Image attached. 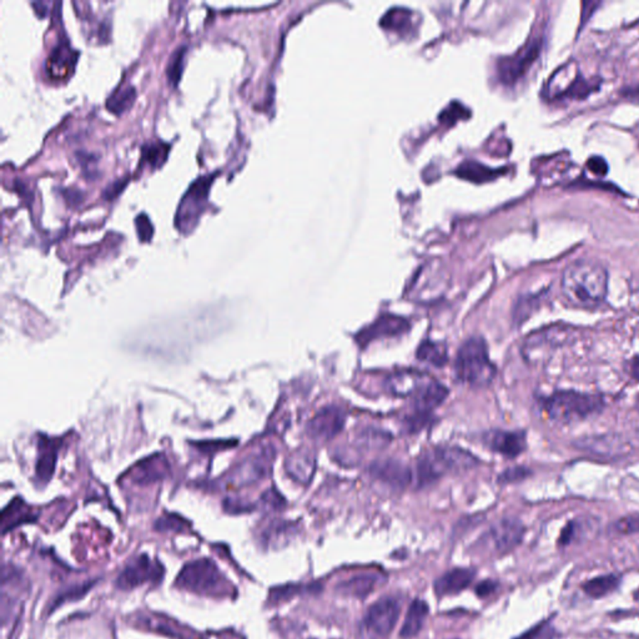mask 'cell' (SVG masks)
Wrapping results in <instances>:
<instances>
[{
  "instance_id": "obj_26",
  "label": "cell",
  "mask_w": 639,
  "mask_h": 639,
  "mask_svg": "<svg viewBox=\"0 0 639 639\" xmlns=\"http://www.w3.org/2000/svg\"><path fill=\"white\" fill-rule=\"evenodd\" d=\"M169 147L163 142L149 144L142 149V160L150 164L152 168H157L167 160L168 157Z\"/></svg>"
},
{
  "instance_id": "obj_30",
  "label": "cell",
  "mask_w": 639,
  "mask_h": 639,
  "mask_svg": "<svg viewBox=\"0 0 639 639\" xmlns=\"http://www.w3.org/2000/svg\"><path fill=\"white\" fill-rule=\"evenodd\" d=\"M71 49L69 46H56V49L53 51V54H51V58H49V61L51 63V65H59L60 64V68H64V66L68 64V65H70L71 60H75V58H73L71 56Z\"/></svg>"
},
{
  "instance_id": "obj_1",
  "label": "cell",
  "mask_w": 639,
  "mask_h": 639,
  "mask_svg": "<svg viewBox=\"0 0 639 639\" xmlns=\"http://www.w3.org/2000/svg\"><path fill=\"white\" fill-rule=\"evenodd\" d=\"M564 299L577 307H594L608 292V271L596 260H577L564 269L561 280Z\"/></svg>"
},
{
  "instance_id": "obj_21",
  "label": "cell",
  "mask_w": 639,
  "mask_h": 639,
  "mask_svg": "<svg viewBox=\"0 0 639 639\" xmlns=\"http://www.w3.org/2000/svg\"><path fill=\"white\" fill-rule=\"evenodd\" d=\"M619 583H620V579L617 574H603V576L588 579L586 583H583L582 588H583L584 593L587 594L588 597L597 599L612 593L613 591L618 588Z\"/></svg>"
},
{
  "instance_id": "obj_6",
  "label": "cell",
  "mask_w": 639,
  "mask_h": 639,
  "mask_svg": "<svg viewBox=\"0 0 639 639\" xmlns=\"http://www.w3.org/2000/svg\"><path fill=\"white\" fill-rule=\"evenodd\" d=\"M400 603L392 597L381 598L367 609L362 622L361 633L371 639H385L395 628L400 617Z\"/></svg>"
},
{
  "instance_id": "obj_25",
  "label": "cell",
  "mask_w": 639,
  "mask_h": 639,
  "mask_svg": "<svg viewBox=\"0 0 639 639\" xmlns=\"http://www.w3.org/2000/svg\"><path fill=\"white\" fill-rule=\"evenodd\" d=\"M24 507L26 506H24L23 501L16 498V501L11 503L9 507L4 509L3 516H1L4 533L11 529V528L16 527L18 524L24 522V521H29V516L26 514Z\"/></svg>"
},
{
  "instance_id": "obj_24",
  "label": "cell",
  "mask_w": 639,
  "mask_h": 639,
  "mask_svg": "<svg viewBox=\"0 0 639 639\" xmlns=\"http://www.w3.org/2000/svg\"><path fill=\"white\" fill-rule=\"evenodd\" d=\"M135 97H137V92H135V88L132 87V85L119 88L115 92L112 93L110 97H107V107L114 114L120 115V114H122L129 107H132V104H134V100H135Z\"/></svg>"
},
{
  "instance_id": "obj_14",
  "label": "cell",
  "mask_w": 639,
  "mask_h": 639,
  "mask_svg": "<svg viewBox=\"0 0 639 639\" xmlns=\"http://www.w3.org/2000/svg\"><path fill=\"white\" fill-rule=\"evenodd\" d=\"M485 440L492 451L497 452L507 458H516L519 456L527 446L524 432L496 430L488 432Z\"/></svg>"
},
{
  "instance_id": "obj_22",
  "label": "cell",
  "mask_w": 639,
  "mask_h": 639,
  "mask_svg": "<svg viewBox=\"0 0 639 639\" xmlns=\"http://www.w3.org/2000/svg\"><path fill=\"white\" fill-rule=\"evenodd\" d=\"M416 356L422 362L436 367L446 365L448 360L446 345L431 340L422 341L421 345L417 349Z\"/></svg>"
},
{
  "instance_id": "obj_7",
  "label": "cell",
  "mask_w": 639,
  "mask_h": 639,
  "mask_svg": "<svg viewBox=\"0 0 639 639\" xmlns=\"http://www.w3.org/2000/svg\"><path fill=\"white\" fill-rule=\"evenodd\" d=\"M213 175H206L196 179L184 195L179 205L175 216V223L179 230L189 231L198 223V218L203 213L204 206L208 201V190L213 183Z\"/></svg>"
},
{
  "instance_id": "obj_36",
  "label": "cell",
  "mask_w": 639,
  "mask_h": 639,
  "mask_svg": "<svg viewBox=\"0 0 639 639\" xmlns=\"http://www.w3.org/2000/svg\"><path fill=\"white\" fill-rule=\"evenodd\" d=\"M127 183V179H119L117 181L109 184L105 190H104V193H102V198L107 199V200H112V199L115 198V196L119 195V193H122V190L125 188Z\"/></svg>"
},
{
  "instance_id": "obj_44",
  "label": "cell",
  "mask_w": 639,
  "mask_h": 639,
  "mask_svg": "<svg viewBox=\"0 0 639 639\" xmlns=\"http://www.w3.org/2000/svg\"><path fill=\"white\" fill-rule=\"evenodd\" d=\"M635 598H637V601H639V589L637 591V593H635Z\"/></svg>"
},
{
  "instance_id": "obj_42",
  "label": "cell",
  "mask_w": 639,
  "mask_h": 639,
  "mask_svg": "<svg viewBox=\"0 0 639 639\" xmlns=\"http://www.w3.org/2000/svg\"><path fill=\"white\" fill-rule=\"evenodd\" d=\"M33 6H34V9L38 13V16H41V18L46 16V9L44 8L43 3H33Z\"/></svg>"
},
{
  "instance_id": "obj_10",
  "label": "cell",
  "mask_w": 639,
  "mask_h": 639,
  "mask_svg": "<svg viewBox=\"0 0 639 639\" xmlns=\"http://www.w3.org/2000/svg\"><path fill=\"white\" fill-rule=\"evenodd\" d=\"M410 326L411 325H410L408 320L401 317V316L391 314L381 315L379 319L375 320V322H372L367 327H364L360 332H357L355 340L359 346L366 347V346L370 345L372 341L402 335L410 330Z\"/></svg>"
},
{
  "instance_id": "obj_39",
  "label": "cell",
  "mask_w": 639,
  "mask_h": 639,
  "mask_svg": "<svg viewBox=\"0 0 639 639\" xmlns=\"http://www.w3.org/2000/svg\"><path fill=\"white\" fill-rule=\"evenodd\" d=\"M627 369H628L630 377H633L634 380L639 381V356H635L632 360H629Z\"/></svg>"
},
{
  "instance_id": "obj_29",
  "label": "cell",
  "mask_w": 639,
  "mask_h": 639,
  "mask_svg": "<svg viewBox=\"0 0 639 639\" xmlns=\"http://www.w3.org/2000/svg\"><path fill=\"white\" fill-rule=\"evenodd\" d=\"M614 531L619 534H634L639 532V514H628L625 517L619 518L614 523Z\"/></svg>"
},
{
  "instance_id": "obj_15",
  "label": "cell",
  "mask_w": 639,
  "mask_h": 639,
  "mask_svg": "<svg viewBox=\"0 0 639 639\" xmlns=\"http://www.w3.org/2000/svg\"><path fill=\"white\" fill-rule=\"evenodd\" d=\"M448 390L437 381H427L420 390L413 395V415L430 417L431 412L445 401Z\"/></svg>"
},
{
  "instance_id": "obj_37",
  "label": "cell",
  "mask_w": 639,
  "mask_h": 639,
  "mask_svg": "<svg viewBox=\"0 0 639 639\" xmlns=\"http://www.w3.org/2000/svg\"><path fill=\"white\" fill-rule=\"evenodd\" d=\"M184 524H185V523L181 521V518L171 516V517H168L167 518V519H160V521L157 522V527L159 528V529H162V531H165V529L181 531V529H183Z\"/></svg>"
},
{
  "instance_id": "obj_4",
  "label": "cell",
  "mask_w": 639,
  "mask_h": 639,
  "mask_svg": "<svg viewBox=\"0 0 639 639\" xmlns=\"http://www.w3.org/2000/svg\"><path fill=\"white\" fill-rule=\"evenodd\" d=\"M456 377L468 385L485 386L492 382L496 369L488 356L482 337H471L460 347L455 361Z\"/></svg>"
},
{
  "instance_id": "obj_38",
  "label": "cell",
  "mask_w": 639,
  "mask_h": 639,
  "mask_svg": "<svg viewBox=\"0 0 639 639\" xmlns=\"http://www.w3.org/2000/svg\"><path fill=\"white\" fill-rule=\"evenodd\" d=\"M576 529H577L576 522L567 523V526L562 529V532L559 534L558 544L559 546H567V544L572 542V539L576 536Z\"/></svg>"
},
{
  "instance_id": "obj_31",
  "label": "cell",
  "mask_w": 639,
  "mask_h": 639,
  "mask_svg": "<svg viewBox=\"0 0 639 639\" xmlns=\"http://www.w3.org/2000/svg\"><path fill=\"white\" fill-rule=\"evenodd\" d=\"M135 226H137V236L142 241H149L152 238L154 226L145 213L137 215L135 218Z\"/></svg>"
},
{
  "instance_id": "obj_17",
  "label": "cell",
  "mask_w": 639,
  "mask_h": 639,
  "mask_svg": "<svg viewBox=\"0 0 639 639\" xmlns=\"http://www.w3.org/2000/svg\"><path fill=\"white\" fill-rule=\"evenodd\" d=\"M426 376L417 371L403 370L387 377L386 389L395 396L415 395L427 382Z\"/></svg>"
},
{
  "instance_id": "obj_41",
  "label": "cell",
  "mask_w": 639,
  "mask_h": 639,
  "mask_svg": "<svg viewBox=\"0 0 639 639\" xmlns=\"http://www.w3.org/2000/svg\"><path fill=\"white\" fill-rule=\"evenodd\" d=\"M624 97L632 99V100H638L639 102V84L635 87L628 88L623 90Z\"/></svg>"
},
{
  "instance_id": "obj_20",
  "label": "cell",
  "mask_w": 639,
  "mask_h": 639,
  "mask_svg": "<svg viewBox=\"0 0 639 639\" xmlns=\"http://www.w3.org/2000/svg\"><path fill=\"white\" fill-rule=\"evenodd\" d=\"M316 461L312 453L307 451L296 452L290 457L286 463V470L290 476L297 482L307 483L312 478Z\"/></svg>"
},
{
  "instance_id": "obj_34",
  "label": "cell",
  "mask_w": 639,
  "mask_h": 639,
  "mask_svg": "<svg viewBox=\"0 0 639 639\" xmlns=\"http://www.w3.org/2000/svg\"><path fill=\"white\" fill-rule=\"evenodd\" d=\"M589 170L597 175V176H606L608 173V164L606 163V160L602 157H591L587 163Z\"/></svg>"
},
{
  "instance_id": "obj_35",
  "label": "cell",
  "mask_w": 639,
  "mask_h": 639,
  "mask_svg": "<svg viewBox=\"0 0 639 639\" xmlns=\"http://www.w3.org/2000/svg\"><path fill=\"white\" fill-rule=\"evenodd\" d=\"M498 588V583L492 579H486L476 586V594L480 598H487L495 593Z\"/></svg>"
},
{
  "instance_id": "obj_11",
  "label": "cell",
  "mask_w": 639,
  "mask_h": 639,
  "mask_svg": "<svg viewBox=\"0 0 639 639\" xmlns=\"http://www.w3.org/2000/svg\"><path fill=\"white\" fill-rule=\"evenodd\" d=\"M345 412L336 406L324 407L309 422L307 431L316 440L329 441L345 426Z\"/></svg>"
},
{
  "instance_id": "obj_28",
  "label": "cell",
  "mask_w": 639,
  "mask_h": 639,
  "mask_svg": "<svg viewBox=\"0 0 639 639\" xmlns=\"http://www.w3.org/2000/svg\"><path fill=\"white\" fill-rule=\"evenodd\" d=\"M94 584H95V582L76 584V586H73L70 588L66 589L64 592H61L54 598V604L51 606V609H56L58 606H61V604L69 602V601H76V599L82 598L90 591Z\"/></svg>"
},
{
  "instance_id": "obj_16",
  "label": "cell",
  "mask_w": 639,
  "mask_h": 639,
  "mask_svg": "<svg viewBox=\"0 0 639 639\" xmlns=\"http://www.w3.org/2000/svg\"><path fill=\"white\" fill-rule=\"evenodd\" d=\"M476 576V571L472 569H453L448 571L435 581L433 588L438 597H446L462 592L466 589Z\"/></svg>"
},
{
  "instance_id": "obj_12",
  "label": "cell",
  "mask_w": 639,
  "mask_h": 639,
  "mask_svg": "<svg viewBox=\"0 0 639 639\" xmlns=\"http://www.w3.org/2000/svg\"><path fill=\"white\" fill-rule=\"evenodd\" d=\"M524 527L516 518H503L493 524L486 538L495 551L505 553L511 551L522 541Z\"/></svg>"
},
{
  "instance_id": "obj_3",
  "label": "cell",
  "mask_w": 639,
  "mask_h": 639,
  "mask_svg": "<svg viewBox=\"0 0 639 639\" xmlns=\"http://www.w3.org/2000/svg\"><path fill=\"white\" fill-rule=\"evenodd\" d=\"M478 460L460 447H436L423 453L417 462V483L420 487L436 482L448 472H463L477 466Z\"/></svg>"
},
{
  "instance_id": "obj_13",
  "label": "cell",
  "mask_w": 639,
  "mask_h": 639,
  "mask_svg": "<svg viewBox=\"0 0 639 639\" xmlns=\"http://www.w3.org/2000/svg\"><path fill=\"white\" fill-rule=\"evenodd\" d=\"M371 476L395 490H403L411 482L410 468L397 460H381L370 467Z\"/></svg>"
},
{
  "instance_id": "obj_2",
  "label": "cell",
  "mask_w": 639,
  "mask_h": 639,
  "mask_svg": "<svg viewBox=\"0 0 639 639\" xmlns=\"http://www.w3.org/2000/svg\"><path fill=\"white\" fill-rule=\"evenodd\" d=\"M543 410L552 421L562 425L583 421L603 410V398L577 391H558L546 397Z\"/></svg>"
},
{
  "instance_id": "obj_23",
  "label": "cell",
  "mask_w": 639,
  "mask_h": 639,
  "mask_svg": "<svg viewBox=\"0 0 639 639\" xmlns=\"http://www.w3.org/2000/svg\"><path fill=\"white\" fill-rule=\"evenodd\" d=\"M321 591L320 584H310V586H301V584H286L280 586L270 591L269 602L271 604H278L289 601L295 596L301 593H317Z\"/></svg>"
},
{
  "instance_id": "obj_8",
  "label": "cell",
  "mask_w": 639,
  "mask_h": 639,
  "mask_svg": "<svg viewBox=\"0 0 639 639\" xmlns=\"http://www.w3.org/2000/svg\"><path fill=\"white\" fill-rule=\"evenodd\" d=\"M542 51V39L529 41L527 46L516 53L514 56L500 61L498 74L503 83L512 85L518 82L537 60Z\"/></svg>"
},
{
  "instance_id": "obj_27",
  "label": "cell",
  "mask_w": 639,
  "mask_h": 639,
  "mask_svg": "<svg viewBox=\"0 0 639 639\" xmlns=\"http://www.w3.org/2000/svg\"><path fill=\"white\" fill-rule=\"evenodd\" d=\"M185 56H186V46H179L176 51H174L173 56L169 60L168 73L169 80L173 84H178L181 74H183L184 65H185Z\"/></svg>"
},
{
  "instance_id": "obj_43",
  "label": "cell",
  "mask_w": 639,
  "mask_h": 639,
  "mask_svg": "<svg viewBox=\"0 0 639 639\" xmlns=\"http://www.w3.org/2000/svg\"><path fill=\"white\" fill-rule=\"evenodd\" d=\"M635 408L639 411V394L637 397H635Z\"/></svg>"
},
{
  "instance_id": "obj_19",
  "label": "cell",
  "mask_w": 639,
  "mask_h": 639,
  "mask_svg": "<svg viewBox=\"0 0 639 639\" xmlns=\"http://www.w3.org/2000/svg\"><path fill=\"white\" fill-rule=\"evenodd\" d=\"M428 616V604L422 599H415L407 611L405 623L400 630L402 639H411L421 632Z\"/></svg>"
},
{
  "instance_id": "obj_5",
  "label": "cell",
  "mask_w": 639,
  "mask_h": 639,
  "mask_svg": "<svg viewBox=\"0 0 639 639\" xmlns=\"http://www.w3.org/2000/svg\"><path fill=\"white\" fill-rule=\"evenodd\" d=\"M175 584L179 588L211 597L228 596L231 584L211 559H196L184 567Z\"/></svg>"
},
{
  "instance_id": "obj_40",
  "label": "cell",
  "mask_w": 639,
  "mask_h": 639,
  "mask_svg": "<svg viewBox=\"0 0 639 639\" xmlns=\"http://www.w3.org/2000/svg\"><path fill=\"white\" fill-rule=\"evenodd\" d=\"M543 623L539 624L537 627H534V628L529 629L528 632L526 633H523L521 637H518L516 639H536L537 638L539 633H541V630H542Z\"/></svg>"
},
{
  "instance_id": "obj_18",
  "label": "cell",
  "mask_w": 639,
  "mask_h": 639,
  "mask_svg": "<svg viewBox=\"0 0 639 639\" xmlns=\"http://www.w3.org/2000/svg\"><path fill=\"white\" fill-rule=\"evenodd\" d=\"M381 577L377 574H357L336 586V592L355 598H366L380 584Z\"/></svg>"
},
{
  "instance_id": "obj_9",
  "label": "cell",
  "mask_w": 639,
  "mask_h": 639,
  "mask_svg": "<svg viewBox=\"0 0 639 639\" xmlns=\"http://www.w3.org/2000/svg\"><path fill=\"white\" fill-rule=\"evenodd\" d=\"M163 574L162 564L152 562L147 554H142L140 557L132 559L117 577V587L124 591L137 588L147 582L160 581Z\"/></svg>"
},
{
  "instance_id": "obj_32",
  "label": "cell",
  "mask_w": 639,
  "mask_h": 639,
  "mask_svg": "<svg viewBox=\"0 0 639 639\" xmlns=\"http://www.w3.org/2000/svg\"><path fill=\"white\" fill-rule=\"evenodd\" d=\"M54 465H56V451L46 450L44 456L41 457V461L38 465V475L46 477V480H48L54 470Z\"/></svg>"
},
{
  "instance_id": "obj_33",
  "label": "cell",
  "mask_w": 639,
  "mask_h": 639,
  "mask_svg": "<svg viewBox=\"0 0 639 639\" xmlns=\"http://www.w3.org/2000/svg\"><path fill=\"white\" fill-rule=\"evenodd\" d=\"M529 476V470L524 467H514V468H508L506 471L501 473V476L498 478V481L502 483H512L522 481L523 478Z\"/></svg>"
}]
</instances>
